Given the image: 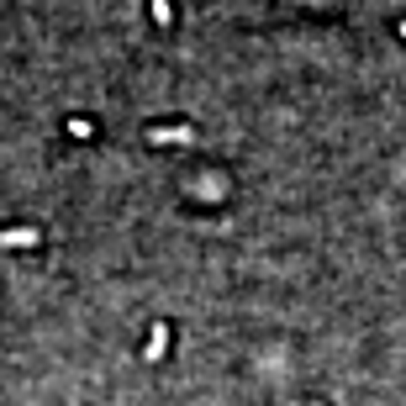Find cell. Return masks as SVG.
Instances as JSON below:
<instances>
[{
  "mask_svg": "<svg viewBox=\"0 0 406 406\" xmlns=\"http://www.w3.org/2000/svg\"><path fill=\"white\" fill-rule=\"evenodd\" d=\"M311 406H322V401H311Z\"/></svg>",
  "mask_w": 406,
  "mask_h": 406,
  "instance_id": "1",
  "label": "cell"
}]
</instances>
